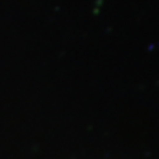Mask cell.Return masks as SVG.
Returning <instances> with one entry per match:
<instances>
[]
</instances>
